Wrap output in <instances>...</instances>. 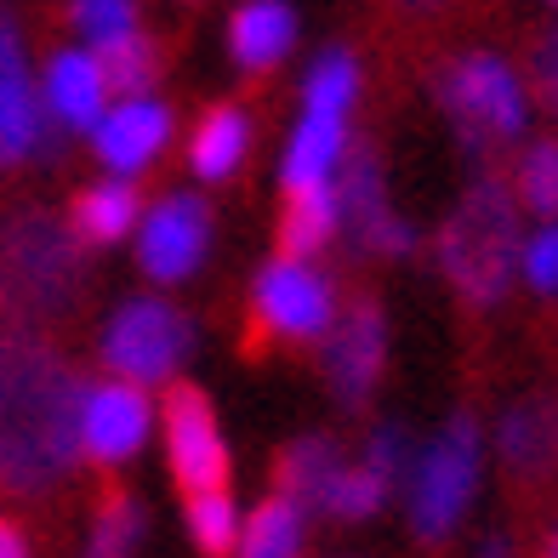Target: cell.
Segmentation results:
<instances>
[{
    "mask_svg": "<svg viewBox=\"0 0 558 558\" xmlns=\"http://www.w3.org/2000/svg\"><path fill=\"white\" fill-rule=\"evenodd\" d=\"M513 199L524 211H536V217H558V143L542 137V143H530L524 155H519V171H513Z\"/></svg>",
    "mask_w": 558,
    "mask_h": 558,
    "instance_id": "cell-29",
    "label": "cell"
},
{
    "mask_svg": "<svg viewBox=\"0 0 558 558\" xmlns=\"http://www.w3.org/2000/svg\"><path fill=\"white\" fill-rule=\"evenodd\" d=\"M160 411L148 404V388H132L109 376V383H86L81 399V462L97 468H125L137 462V450L155 434Z\"/></svg>",
    "mask_w": 558,
    "mask_h": 558,
    "instance_id": "cell-11",
    "label": "cell"
},
{
    "mask_svg": "<svg viewBox=\"0 0 558 558\" xmlns=\"http://www.w3.org/2000/svg\"><path fill=\"white\" fill-rule=\"evenodd\" d=\"M46 143V109L29 81V69H0V166L35 160Z\"/></svg>",
    "mask_w": 558,
    "mask_h": 558,
    "instance_id": "cell-20",
    "label": "cell"
},
{
    "mask_svg": "<svg viewBox=\"0 0 558 558\" xmlns=\"http://www.w3.org/2000/svg\"><path fill=\"white\" fill-rule=\"evenodd\" d=\"M337 234L360 251V257H404L416 245V228L393 217L388 206V177H383V155L371 143H348V160L337 171Z\"/></svg>",
    "mask_w": 558,
    "mask_h": 558,
    "instance_id": "cell-8",
    "label": "cell"
},
{
    "mask_svg": "<svg viewBox=\"0 0 558 558\" xmlns=\"http://www.w3.org/2000/svg\"><path fill=\"white\" fill-rule=\"evenodd\" d=\"M194 348V325L183 308H171L160 296H132L120 302L104 325V365L132 388H155V383H171L183 371Z\"/></svg>",
    "mask_w": 558,
    "mask_h": 558,
    "instance_id": "cell-6",
    "label": "cell"
},
{
    "mask_svg": "<svg viewBox=\"0 0 558 558\" xmlns=\"http://www.w3.org/2000/svg\"><path fill=\"white\" fill-rule=\"evenodd\" d=\"M0 558H29V536L7 519H0Z\"/></svg>",
    "mask_w": 558,
    "mask_h": 558,
    "instance_id": "cell-36",
    "label": "cell"
},
{
    "mask_svg": "<svg viewBox=\"0 0 558 558\" xmlns=\"http://www.w3.org/2000/svg\"><path fill=\"white\" fill-rule=\"evenodd\" d=\"M245 148H251V114L234 104H217V109H206V120L189 137V171L199 183H222V177L240 171Z\"/></svg>",
    "mask_w": 558,
    "mask_h": 558,
    "instance_id": "cell-21",
    "label": "cell"
},
{
    "mask_svg": "<svg viewBox=\"0 0 558 558\" xmlns=\"http://www.w3.org/2000/svg\"><path fill=\"white\" fill-rule=\"evenodd\" d=\"M353 97H360V63H353V52L331 46V52H325V58L308 69V81H302V109L348 114Z\"/></svg>",
    "mask_w": 558,
    "mask_h": 558,
    "instance_id": "cell-28",
    "label": "cell"
},
{
    "mask_svg": "<svg viewBox=\"0 0 558 558\" xmlns=\"http://www.w3.org/2000/svg\"><path fill=\"white\" fill-rule=\"evenodd\" d=\"M393 7H399L404 17H416V23H422V17H445L456 0H393Z\"/></svg>",
    "mask_w": 558,
    "mask_h": 558,
    "instance_id": "cell-35",
    "label": "cell"
},
{
    "mask_svg": "<svg viewBox=\"0 0 558 558\" xmlns=\"http://www.w3.org/2000/svg\"><path fill=\"white\" fill-rule=\"evenodd\" d=\"M160 434H166V468L177 478L183 496H199V490H228V439L217 427V411L211 399L199 393L194 383H171L166 404H160Z\"/></svg>",
    "mask_w": 558,
    "mask_h": 558,
    "instance_id": "cell-9",
    "label": "cell"
},
{
    "mask_svg": "<svg viewBox=\"0 0 558 558\" xmlns=\"http://www.w3.org/2000/svg\"><path fill=\"white\" fill-rule=\"evenodd\" d=\"M86 383L40 331H0V490L52 496L81 468Z\"/></svg>",
    "mask_w": 558,
    "mask_h": 558,
    "instance_id": "cell-1",
    "label": "cell"
},
{
    "mask_svg": "<svg viewBox=\"0 0 558 558\" xmlns=\"http://www.w3.org/2000/svg\"><path fill=\"white\" fill-rule=\"evenodd\" d=\"M251 319H257V331L279 342H314L337 319V286L314 263L274 257L251 279Z\"/></svg>",
    "mask_w": 558,
    "mask_h": 558,
    "instance_id": "cell-7",
    "label": "cell"
},
{
    "mask_svg": "<svg viewBox=\"0 0 558 558\" xmlns=\"http://www.w3.org/2000/svg\"><path fill=\"white\" fill-rule=\"evenodd\" d=\"M296 46V12L286 0H245V7L228 17V52L245 74H263L274 63H286Z\"/></svg>",
    "mask_w": 558,
    "mask_h": 558,
    "instance_id": "cell-17",
    "label": "cell"
},
{
    "mask_svg": "<svg viewBox=\"0 0 558 558\" xmlns=\"http://www.w3.org/2000/svg\"><path fill=\"white\" fill-rule=\"evenodd\" d=\"M143 536H148V513L132 490H109L92 513V530H86V547L81 558H137L143 553Z\"/></svg>",
    "mask_w": 558,
    "mask_h": 558,
    "instance_id": "cell-24",
    "label": "cell"
},
{
    "mask_svg": "<svg viewBox=\"0 0 558 558\" xmlns=\"http://www.w3.org/2000/svg\"><path fill=\"white\" fill-rule=\"evenodd\" d=\"M553 7H558V0H553Z\"/></svg>",
    "mask_w": 558,
    "mask_h": 558,
    "instance_id": "cell-39",
    "label": "cell"
},
{
    "mask_svg": "<svg viewBox=\"0 0 558 558\" xmlns=\"http://www.w3.org/2000/svg\"><path fill=\"white\" fill-rule=\"evenodd\" d=\"M23 63V29H17V17L0 7V69H17Z\"/></svg>",
    "mask_w": 558,
    "mask_h": 558,
    "instance_id": "cell-34",
    "label": "cell"
},
{
    "mask_svg": "<svg viewBox=\"0 0 558 558\" xmlns=\"http://www.w3.org/2000/svg\"><path fill=\"white\" fill-rule=\"evenodd\" d=\"M411 456H416V445H411V434H404V422H376V434L365 439V468L383 478L388 490L404 485V473H411Z\"/></svg>",
    "mask_w": 558,
    "mask_h": 558,
    "instance_id": "cell-31",
    "label": "cell"
},
{
    "mask_svg": "<svg viewBox=\"0 0 558 558\" xmlns=\"http://www.w3.org/2000/svg\"><path fill=\"white\" fill-rule=\"evenodd\" d=\"M519 268H524V286H530V291L558 296V217L542 222L536 234L519 245Z\"/></svg>",
    "mask_w": 558,
    "mask_h": 558,
    "instance_id": "cell-32",
    "label": "cell"
},
{
    "mask_svg": "<svg viewBox=\"0 0 558 558\" xmlns=\"http://www.w3.org/2000/svg\"><path fill=\"white\" fill-rule=\"evenodd\" d=\"M439 109L456 125V143L473 160H490L501 143H513L530 120V92L519 69L496 52H468L439 74Z\"/></svg>",
    "mask_w": 558,
    "mask_h": 558,
    "instance_id": "cell-5",
    "label": "cell"
},
{
    "mask_svg": "<svg viewBox=\"0 0 558 558\" xmlns=\"http://www.w3.org/2000/svg\"><path fill=\"white\" fill-rule=\"evenodd\" d=\"M530 86H536V97L558 114V23L542 29L536 46H530Z\"/></svg>",
    "mask_w": 558,
    "mask_h": 558,
    "instance_id": "cell-33",
    "label": "cell"
},
{
    "mask_svg": "<svg viewBox=\"0 0 558 558\" xmlns=\"http://www.w3.org/2000/svg\"><path fill=\"white\" fill-rule=\"evenodd\" d=\"M337 183L325 189H296L286 199V211H279V257H296V263H314L319 245L337 240Z\"/></svg>",
    "mask_w": 558,
    "mask_h": 558,
    "instance_id": "cell-23",
    "label": "cell"
},
{
    "mask_svg": "<svg viewBox=\"0 0 558 558\" xmlns=\"http://www.w3.org/2000/svg\"><path fill=\"white\" fill-rule=\"evenodd\" d=\"M337 473H342V445L325 439V434H302V439H291L286 450H279L274 490L291 496L296 507H308V513H319V501H325Z\"/></svg>",
    "mask_w": 558,
    "mask_h": 558,
    "instance_id": "cell-19",
    "label": "cell"
},
{
    "mask_svg": "<svg viewBox=\"0 0 558 558\" xmlns=\"http://www.w3.org/2000/svg\"><path fill=\"white\" fill-rule=\"evenodd\" d=\"M348 160V114H319V109H302V120L291 125V143H286V160H279V177L286 189H325L337 183V171Z\"/></svg>",
    "mask_w": 558,
    "mask_h": 558,
    "instance_id": "cell-16",
    "label": "cell"
},
{
    "mask_svg": "<svg viewBox=\"0 0 558 558\" xmlns=\"http://www.w3.org/2000/svg\"><path fill=\"white\" fill-rule=\"evenodd\" d=\"M137 222H143L137 189H132V183H120V177H109V183H97V189H86L81 199H74L69 234L81 240V245H114V240L132 234Z\"/></svg>",
    "mask_w": 558,
    "mask_h": 558,
    "instance_id": "cell-22",
    "label": "cell"
},
{
    "mask_svg": "<svg viewBox=\"0 0 558 558\" xmlns=\"http://www.w3.org/2000/svg\"><path fill=\"white\" fill-rule=\"evenodd\" d=\"M92 58L104 63L109 97H148V92H155V81H160V69H166L160 46L148 40L143 29H137V35H125V40H114L109 52H92Z\"/></svg>",
    "mask_w": 558,
    "mask_h": 558,
    "instance_id": "cell-26",
    "label": "cell"
},
{
    "mask_svg": "<svg viewBox=\"0 0 558 558\" xmlns=\"http://www.w3.org/2000/svg\"><path fill=\"white\" fill-rule=\"evenodd\" d=\"M171 143V109L160 97H120L104 109V120L92 125V148L120 183H132L137 171H148Z\"/></svg>",
    "mask_w": 558,
    "mask_h": 558,
    "instance_id": "cell-13",
    "label": "cell"
},
{
    "mask_svg": "<svg viewBox=\"0 0 558 558\" xmlns=\"http://www.w3.org/2000/svg\"><path fill=\"white\" fill-rule=\"evenodd\" d=\"M542 558H558V524L547 530V542H542Z\"/></svg>",
    "mask_w": 558,
    "mask_h": 558,
    "instance_id": "cell-38",
    "label": "cell"
},
{
    "mask_svg": "<svg viewBox=\"0 0 558 558\" xmlns=\"http://www.w3.org/2000/svg\"><path fill=\"white\" fill-rule=\"evenodd\" d=\"M308 507H296L291 496L268 490L240 524V547L234 558H302L308 553Z\"/></svg>",
    "mask_w": 558,
    "mask_h": 558,
    "instance_id": "cell-18",
    "label": "cell"
},
{
    "mask_svg": "<svg viewBox=\"0 0 558 558\" xmlns=\"http://www.w3.org/2000/svg\"><path fill=\"white\" fill-rule=\"evenodd\" d=\"M81 302V240L46 211L0 222V331H35Z\"/></svg>",
    "mask_w": 558,
    "mask_h": 558,
    "instance_id": "cell-3",
    "label": "cell"
},
{
    "mask_svg": "<svg viewBox=\"0 0 558 558\" xmlns=\"http://www.w3.org/2000/svg\"><path fill=\"white\" fill-rule=\"evenodd\" d=\"M388 365V319L376 296H353L325 331V388L342 411H365Z\"/></svg>",
    "mask_w": 558,
    "mask_h": 558,
    "instance_id": "cell-10",
    "label": "cell"
},
{
    "mask_svg": "<svg viewBox=\"0 0 558 558\" xmlns=\"http://www.w3.org/2000/svg\"><path fill=\"white\" fill-rule=\"evenodd\" d=\"M388 496L393 490L365 462H342V473L331 478V490H325V501H319V513L337 519V524H365V519H376L388 507Z\"/></svg>",
    "mask_w": 558,
    "mask_h": 558,
    "instance_id": "cell-27",
    "label": "cell"
},
{
    "mask_svg": "<svg viewBox=\"0 0 558 558\" xmlns=\"http://www.w3.org/2000/svg\"><path fill=\"white\" fill-rule=\"evenodd\" d=\"M473 558H513V542H507V536H485Z\"/></svg>",
    "mask_w": 558,
    "mask_h": 558,
    "instance_id": "cell-37",
    "label": "cell"
},
{
    "mask_svg": "<svg viewBox=\"0 0 558 558\" xmlns=\"http://www.w3.org/2000/svg\"><path fill=\"white\" fill-rule=\"evenodd\" d=\"M211 251V206L199 194H166L160 206H148L137 222V263L148 279L177 286L189 279Z\"/></svg>",
    "mask_w": 558,
    "mask_h": 558,
    "instance_id": "cell-12",
    "label": "cell"
},
{
    "mask_svg": "<svg viewBox=\"0 0 558 558\" xmlns=\"http://www.w3.org/2000/svg\"><path fill=\"white\" fill-rule=\"evenodd\" d=\"M478 478H485V434H478L473 411L445 416V427L411 456V473H404V519H411L416 542H450L462 530L468 507L478 496Z\"/></svg>",
    "mask_w": 558,
    "mask_h": 558,
    "instance_id": "cell-4",
    "label": "cell"
},
{
    "mask_svg": "<svg viewBox=\"0 0 558 558\" xmlns=\"http://www.w3.org/2000/svg\"><path fill=\"white\" fill-rule=\"evenodd\" d=\"M240 501L228 490H199V496H183V530L189 542L206 553V558H234L240 547Z\"/></svg>",
    "mask_w": 558,
    "mask_h": 558,
    "instance_id": "cell-25",
    "label": "cell"
},
{
    "mask_svg": "<svg viewBox=\"0 0 558 558\" xmlns=\"http://www.w3.org/2000/svg\"><path fill=\"white\" fill-rule=\"evenodd\" d=\"M496 456L507 478L519 485H542V478L558 468V411L553 399L530 393V399H513L496 422Z\"/></svg>",
    "mask_w": 558,
    "mask_h": 558,
    "instance_id": "cell-14",
    "label": "cell"
},
{
    "mask_svg": "<svg viewBox=\"0 0 558 558\" xmlns=\"http://www.w3.org/2000/svg\"><path fill=\"white\" fill-rule=\"evenodd\" d=\"M519 199L501 177L478 171L468 194L456 199V211L445 217L434 257L439 274L456 286V296L468 308H496L513 291V268H519Z\"/></svg>",
    "mask_w": 558,
    "mask_h": 558,
    "instance_id": "cell-2",
    "label": "cell"
},
{
    "mask_svg": "<svg viewBox=\"0 0 558 558\" xmlns=\"http://www.w3.org/2000/svg\"><path fill=\"white\" fill-rule=\"evenodd\" d=\"M40 109L46 120L69 125V132H92L109 109V81H104V63H97L86 46H69V52H52L46 63V81H40Z\"/></svg>",
    "mask_w": 558,
    "mask_h": 558,
    "instance_id": "cell-15",
    "label": "cell"
},
{
    "mask_svg": "<svg viewBox=\"0 0 558 558\" xmlns=\"http://www.w3.org/2000/svg\"><path fill=\"white\" fill-rule=\"evenodd\" d=\"M69 23L86 52H109L114 40L137 35V0H69Z\"/></svg>",
    "mask_w": 558,
    "mask_h": 558,
    "instance_id": "cell-30",
    "label": "cell"
}]
</instances>
